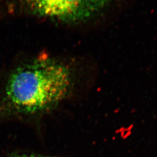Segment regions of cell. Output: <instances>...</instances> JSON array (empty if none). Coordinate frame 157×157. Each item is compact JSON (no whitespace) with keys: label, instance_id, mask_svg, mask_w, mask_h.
Instances as JSON below:
<instances>
[{"label":"cell","instance_id":"obj_1","mask_svg":"<svg viewBox=\"0 0 157 157\" xmlns=\"http://www.w3.org/2000/svg\"><path fill=\"white\" fill-rule=\"evenodd\" d=\"M72 75L65 65L42 58L17 67L8 78L5 101L12 111L23 115L45 112L67 98Z\"/></svg>","mask_w":157,"mask_h":157},{"label":"cell","instance_id":"obj_2","mask_svg":"<svg viewBox=\"0 0 157 157\" xmlns=\"http://www.w3.org/2000/svg\"><path fill=\"white\" fill-rule=\"evenodd\" d=\"M32 11L42 17L78 21L94 15L111 0H26Z\"/></svg>","mask_w":157,"mask_h":157},{"label":"cell","instance_id":"obj_3","mask_svg":"<svg viewBox=\"0 0 157 157\" xmlns=\"http://www.w3.org/2000/svg\"><path fill=\"white\" fill-rule=\"evenodd\" d=\"M10 157H52L43 156L37 154H15Z\"/></svg>","mask_w":157,"mask_h":157}]
</instances>
